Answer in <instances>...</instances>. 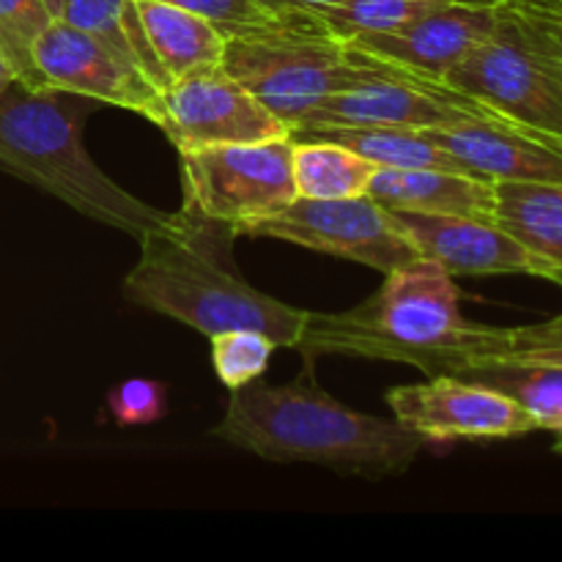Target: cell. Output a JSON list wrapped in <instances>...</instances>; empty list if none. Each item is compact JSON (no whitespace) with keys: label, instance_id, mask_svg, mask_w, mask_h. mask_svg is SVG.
Wrapping results in <instances>:
<instances>
[{"label":"cell","instance_id":"obj_1","mask_svg":"<svg viewBox=\"0 0 562 562\" xmlns=\"http://www.w3.org/2000/svg\"><path fill=\"white\" fill-rule=\"evenodd\" d=\"M236 231L190 209L170 212L140 239V258L124 280L135 305L176 318L206 338L228 329H256L274 346L296 349L307 311L252 289L234 269Z\"/></svg>","mask_w":562,"mask_h":562},{"label":"cell","instance_id":"obj_2","mask_svg":"<svg viewBox=\"0 0 562 562\" xmlns=\"http://www.w3.org/2000/svg\"><path fill=\"white\" fill-rule=\"evenodd\" d=\"M294 382L231 390L214 437L274 464H322L346 475L387 477L412 467L426 442L387 417L344 406L318 387L311 355Z\"/></svg>","mask_w":562,"mask_h":562},{"label":"cell","instance_id":"obj_3","mask_svg":"<svg viewBox=\"0 0 562 562\" xmlns=\"http://www.w3.org/2000/svg\"><path fill=\"white\" fill-rule=\"evenodd\" d=\"M453 274L431 258H412L387 272L382 289L344 313H311L296 349L406 362L428 376L448 373L472 338Z\"/></svg>","mask_w":562,"mask_h":562},{"label":"cell","instance_id":"obj_4","mask_svg":"<svg viewBox=\"0 0 562 562\" xmlns=\"http://www.w3.org/2000/svg\"><path fill=\"white\" fill-rule=\"evenodd\" d=\"M66 97L20 80L0 93V168L135 239L159 228L170 212L148 206L93 162L82 146L80 113Z\"/></svg>","mask_w":562,"mask_h":562},{"label":"cell","instance_id":"obj_5","mask_svg":"<svg viewBox=\"0 0 562 562\" xmlns=\"http://www.w3.org/2000/svg\"><path fill=\"white\" fill-rule=\"evenodd\" d=\"M442 80L497 113L562 140L558 0H503L494 31Z\"/></svg>","mask_w":562,"mask_h":562},{"label":"cell","instance_id":"obj_6","mask_svg":"<svg viewBox=\"0 0 562 562\" xmlns=\"http://www.w3.org/2000/svg\"><path fill=\"white\" fill-rule=\"evenodd\" d=\"M223 69L296 132L324 99L360 75L362 58L313 16L285 14L267 27L225 36Z\"/></svg>","mask_w":562,"mask_h":562},{"label":"cell","instance_id":"obj_7","mask_svg":"<svg viewBox=\"0 0 562 562\" xmlns=\"http://www.w3.org/2000/svg\"><path fill=\"white\" fill-rule=\"evenodd\" d=\"M357 53L362 58L360 75L338 93L324 99L296 132L327 130V126H401V130L423 132L467 119L497 115V110L459 91L442 77L404 69L390 60L373 58L362 49Z\"/></svg>","mask_w":562,"mask_h":562},{"label":"cell","instance_id":"obj_8","mask_svg":"<svg viewBox=\"0 0 562 562\" xmlns=\"http://www.w3.org/2000/svg\"><path fill=\"white\" fill-rule=\"evenodd\" d=\"M291 146L285 135L179 151L184 209L234 231L283 212L296 198Z\"/></svg>","mask_w":562,"mask_h":562},{"label":"cell","instance_id":"obj_9","mask_svg":"<svg viewBox=\"0 0 562 562\" xmlns=\"http://www.w3.org/2000/svg\"><path fill=\"white\" fill-rule=\"evenodd\" d=\"M236 236L291 241L307 250L366 263L384 274L417 258V250L401 234L387 209L371 195L329 201L296 195L283 212L239 225Z\"/></svg>","mask_w":562,"mask_h":562},{"label":"cell","instance_id":"obj_10","mask_svg":"<svg viewBox=\"0 0 562 562\" xmlns=\"http://www.w3.org/2000/svg\"><path fill=\"white\" fill-rule=\"evenodd\" d=\"M387 406L393 420L426 445L516 439L541 431L536 417L510 395L453 373L390 390Z\"/></svg>","mask_w":562,"mask_h":562},{"label":"cell","instance_id":"obj_11","mask_svg":"<svg viewBox=\"0 0 562 562\" xmlns=\"http://www.w3.org/2000/svg\"><path fill=\"white\" fill-rule=\"evenodd\" d=\"M31 58L36 88L132 110L157 124L162 88L154 86L132 60L82 27L53 16L33 42Z\"/></svg>","mask_w":562,"mask_h":562},{"label":"cell","instance_id":"obj_12","mask_svg":"<svg viewBox=\"0 0 562 562\" xmlns=\"http://www.w3.org/2000/svg\"><path fill=\"white\" fill-rule=\"evenodd\" d=\"M157 126L179 151L291 135L289 126L223 66L165 86L159 91Z\"/></svg>","mask_w":562,"mask_h":562},{"label":"cell","instance_id":"obj_13","mask_svg":"<svg viewBox=\"0 0 562 562\" xmlns=\"http://www.w3.org/2000/svg\"><path fill=\"white\" fill-rule=\"evenodd\" d=\"M401 234L409 239L417 256L431 258L448 269L453 278L459 274H532V278L554 280V272L505 234L494 220L453 217V214H415L387 209Z\"/></svg>","mask_w":562,"mask_h":562},{"label":"cell","instance_id":"obj_14","mask_svg":"<svg viewBox=\"0 0 562 562\" xmlns=\"http://www.w3.org/2000/svg\"><path fill=\"white\" fill-rule=\"evenodd\" d=\"M423 132L477 179L562 181L560 137L530 130L503 113Z\"/></svg>","mask_w":562,"mask_h":562},{"label":"cell","instance_id":"obj_15","mask_svg":"<svg viewBox=\"0 0 562 562\" xmlns=\"http://www.w3.org/2000/svg\"><path fill=\"white\" fill-rule=\"evenodd\" d=\"M503 0H448L393 33L351 38V47L420 75L445 77L494 31Z\"/></svg>","mask_w":562,"mask_h":562},{"label":"cell","instance_id":"obj_16","mask_svg":"<svg viewBox=\"0 0 562 562\" xmlns=\"http://www.w3.org/2000/svg\"><path fill=\"white\" fill-rule=\"evenodd\" d=\"M368 195L401 212L494 220V181L459 170L376 168Z\"/></svg>","mask_w":562,"mask_h":562},{"label":"cell","instance_id":"obj_17","mask_svg":"<svg viewBox=\"0 0 562 562\" xmlns=\"http://www.w3.org/2000/svg\"><path fill=\"white\" fill-rule=\"evenodd\" d=\"M148 44L162 66L168 86L181 77L223 66L225 33L212 20L162 0H135Z\"/></svg>","mask_w":562,"mask_h":562},{"label":"cell","instance_id":"obj_18","mask_svg":"<svg viewBox=\"0 0 562 562\" xmlns=\"http://www.w3.org/2000/svg\"><path fill=\"white\" fill-rule=\"evenodd\" d=\"M494 223L562 285V181H494Z\"/></svg>","mask_w":562,"mask_h":562},{"label":"cell","instance_id":"obj_19","mask_svg":"<svg viewBox=\"0 0 562 562\" xmlns=\"http://www.w3.org/2000/svg\"><path fill=\"white\" fill-rule=\"evenodd\" d=\"M291 173L302 198H357L368 195L376 165L335 140L291 135Z\"/></svg>","mask_w":562,"mask_h":562},{"label":"cell","instance_id":"obj_20","mask_svg":"<svg viewBox=\"0 0 562 562\" xmlns=\"http://www.w3.org/2000/svg\"><path fill=\"white\" fill-rule=\"evenodd\" d=\"M294 135L335 140L357 151L360 157H366L376 168H437L467 173V168L459 159L450 157L426 132L417 130H401V126H327V130L294 132Z\"/></svg>","mask_w":562,"mask_h":562},{"label":"cell","instance_id":"obj_21","mask_svg":"<svg viewBox=\"0 0 562 562\" xmlns=\"http://www.w3.org/2000/svg\"><path fill=\"white\" fill-rule=\"evenodd\" d=\"M453 376L488 384L510 395L536 417L541 431L558 434L562 439V366H538V362L483 360L459 368Z\"/></svg>","mask_w":562,"mask_h":562},{"label":"cell","instance_id":"obj_22","mask_svg":"<svg viewBox=\"0 0 562 562\" xmlns=\"http://www.w3.org/2000/svg\"><path fill=\"white\" fill-rule=\"evenodd\" d=\"M58 16L102 38L108 47L132 60L157 88L168 86V77L143 31L135 0H64Z\"/></svg>","mask_w":562,"mask_h":562},{"label":"cell","instance_id":"obj_23","mask_svg":"<svg viewBox=\"0 0 562 562\" xmlns=\"http://www.w3.org/2000/svg\"><path fill=\"white\" fill-rule=\"evenodd\" d=\"M483 360H514L538 362V366H562V313L547 322L527 324V327H486L475 324L472 338L448 368L456 373L470 362Z\"/></svg>","mask_w":562,"mask_h":562},{"label":"cell","instance_id":"obj_24","mask_svg":"<svg viewBox=\"0 0 562 562\" xmlns=\"http://www.w3.org/2000/svg\"><path fill=\"white\" fill-rule=\"evenodd\" d=\"M442 3L448 0H333L311 9L307 16L340 42H351L368 33L401 31Z\"/></svg>","mask_w":562,"mask_h":562},{"label":"cell","instance_id":"obj_25","mask_svg":"<svg viewBox=\"0 0 562 562\" xmlns=\"http://www.w3.org/2000/svg\"><path fill=\"white\" fill-rule=\"evenodd\" d=\"M53 22L44 0H0V58L9 64L14 80L36 88L33 42Z\"/></svg>","mask_w":562,"mask_h":562},{"label":"cell","instance_id":"obj_26","mask_svg":"<svg viewBox=\"0 0 562 562\" xmlns=\"http://www.w3.org/2000/svg\"><path fill=\"white\" fill-rule=\"evenodd\" d=\"M212 366L220 382L228 390H239L267 373L272 351L278 346L256 329H228L212 335Z\"/></svg>","mask_w":562,"mask_h":562},{"label":"cell","instance_id":"obj_27","mask_svg":"<svg viewBox=\"0 0 562 562\" xmlns=\"http://www.w3.org/2000/svg\"><path fill=\"white\" fill-rule=\"evenodd\" d=\"M108 409L119 426H151L168 412V387L157 379H126L108 395Z\"/></svg>","mask_w":562,"mask_h":562},{"label":"cell","instance_id":"obj_28","mask_svg":"<svg viewBox=\"0 0 562 562\" xmlns=\"http://www.w3.org/2000/svg\"><path fill=\"white\" fill-rule=\"evenodd\" d=\"M162 3L179 5V9L192 11V14L206 16L225 36L256 31V27H267L280 20L278 14L263 9L258 0H162Z\"/></svg>","mask_w":562,"mask_h":562},{"label":"cell","instance_id":"obj_29","mask_svg":"<svg viewBox=\"0 0 562 562\" xmlns=\"http://www.w3.org/2000/svg\"><path fill=\"white\" fill-rule=\"evenodd\" d=\"M263 9H269L272 14L285 16V14H307L311 9L324 3H333V0H258Z\"/></svg>","mask_w":562,"mask_h":562},{"label":"cell","instance_id":"obj_30","mask_svg":"<svg viewBox=\"0 0 562 562\" xmlns=\"http://www.w3.org/2000/svg\"><path fill=\"white\" fill-rule=\"evenodd\" d=\"M11 82H14V75H11V69H9V64H5L3 58H0V93L5 91V88L11 86Z\"/></svg>","mask_w":562,"mask_h":562},{"label":"cell","instance_id":"obj_31","mask_svg":"<svg viewBox=\"0 0 562 562\" xmlns=\"http://www.w3.org/2000/svg\"><path fill=\"white\" fill-rule=\"evenodd\" d=\"M47 3V9L53 11V16L60 14V9H64V0H44Z\"/></svg>","mask_w":562,"mask_h":562},{"label":"cell","instance_id":"obj_32","mask_svg":"<svg viewBox=\"0 0 562 562\" xmlns=\"http://www.w3.org/2000/svg\"><path fill=\"white\" fill-rule=\"evenodd\" d=\"M554 453L562 456V439H558V445H554Z\"/></svg>","mask_w":562,"mask_h":562},{"label":"cell","instance_id":"obj_33","mask_svg":"<svg viewBox=\"0 0 562 562\" xmlns=\"http://www.w3.org/2000/svg\"><path fill=\"white\" fill-rule=\"evenodd\" d=\"M558 9H560V14H562V0H558Z\"/></svg>","mask_w":562,"mask_h":562},{"label":"cell","instance_id":"obj_34","mask_svg":"<svg viewBox=\"0 0 562 562\" xmlns=\"http://www.w3.org/2000/svg\"><path fill=\"white\" fill-rule=\"evenodd\" d=\"M560 16H562V14H560Z\"/></svg>","mask_w":562,"mask_h":562}]
</instances>
